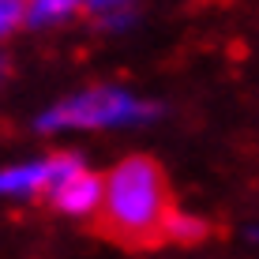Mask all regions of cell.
<instances>
[{"label": "cell", "mask_w": 259, "mask_h": 259, "mask_svg": "<svg viewBox=\"0 0 259 259\" xmlns=\"http://www.w3.org/2000/svg\"><path fill=\"white\" fill-rule=\"evenodd\" d=\"M173 210L165 173L154 158H124L102 181V203L91 214L102 237L124 248H154L162 244V226Z\"/></svg>", "instance_id": "1"}, {"label": "cell", "mask_w": 259, "mask_h": 259, "mask_svg": "<svg viewBox=\"0 0 259 259\" xmlns=\"http://www.w3.org/2000/svg\"><path fill=\"white\" fill-rule=\"evenodd\" d=\"M147 105L136 102L124 91H87L75 94L68 102H60L57 109H49L41 117V128H105V124H124L147 117Z\"/></svg>", "instance_id": "2"}, {"label": "cell", "mask_w": 259, "mask_h": 259, "mask_svg": "<svg viewBox=\"0 0 259 259\" xmlns=\"http://www.w3.org/2000/svg\"><path fill=\"white\" fill-rule=\"evenodd\" d=\"M83 162L75 154H53L46 162H30V165H15L0 173V192L4 195H41L53 184H60L64 177L79 173Z\"/></svg>", "instance_id": "3"}, {"label": "cell", "mask_w": 259, "mask_h": 259, "mask_svg": "<svg viewBox=\"0 0 259 259\" xmlns=\"http://www.w3.org/2000/svg\"><path fill=\"white\" fill-rule=\"evenodd\" d=\"M49 203L57 210H64V214H94L98 203H102V177L79 169V173L64 177L60 184H53Z\"/></svg>", "instance_id": "4"}, {"label": "cell", "mask_w": 259, "mask_h": 259, "mask_svg": "<svg viewBox=\"0 0 259 259\" xmlns=\"http://www.w3.org/2000/svg\"><path fill=\"white\" fill-rule=\"evenodd\" d=\"M207 237V222L192 218V214H177L169 210L165 226H162V240H181V244H195V240Z\"/></svg>", "instance_id": "5"}, {"label": "cell", "mask_w": 259, "mask_h": 259, "mask_svg": "<svg viewBox=\"0 0 259 259\" xmlns=\"http://www.w3.org/2000/svg\"><path fill=\"white\" fill-rule=\"evenodd\" d=\"M75 8H79V0H30L26 4V19L38 23V26H49V23L68 19Z\"/></svg>", "instance_id": "6"}, {"label": "cell", "mask_w": 259, "mask_h": 259, "mask_svg": "<svg viewBox=\"0 0 259 259\" xmlns=\"http://www.w3.org/2000/svg\"><path fill=\"white\" fill-rule=\"evenodd\" d=\"M26 4L30 0H0V38H8L26 23Z\"/></svg>", "instance_id": "7"}, {"label": "cell", "mask_w": 259, "mask_h": 259, "mask_svg": "<svg viewBox=\"0 0 259 259\" xmlns=\"http://www.w3.org/2000/svg\"><path fill=\"white\" fill-rule=\"evenodd\" d=\"M4 75H8V64H4V60H0V83H4Z\"/></svg>", "instance_id": "8"}, {"label": "cell", "mask_w": 259, "mask_h": 259, "mask_svg": "<svg viewBox=\"0 0 259 259\" xmlns=\"http://www.w3.org/2000/svg\"><path fill=\"white\" fill-rule=\"evenodd\" d=\"M79 4H83V0H79Z\"/></svg>", "instance_id": "9"}]
</instances>
